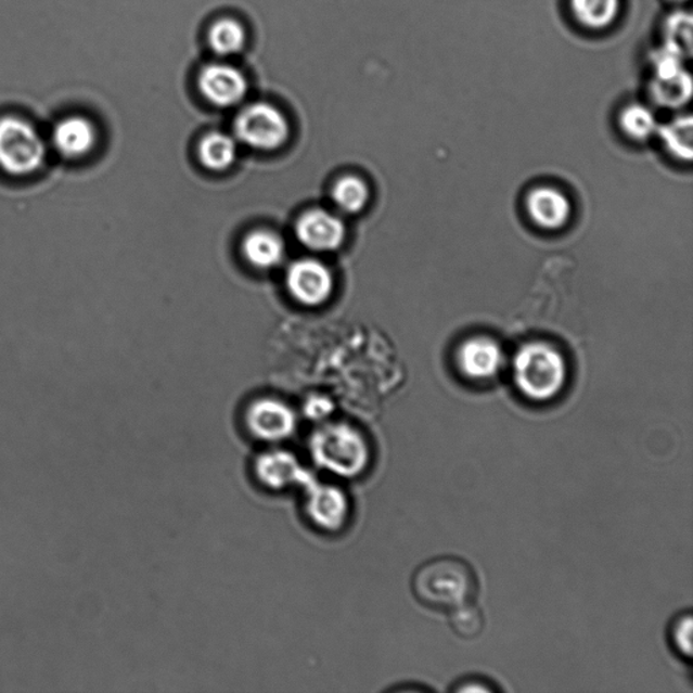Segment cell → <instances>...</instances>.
I'll use <instances>...</instances> for the list:
<instances>
[{
  "label": "cell",
  "mask_w": 693,
  "mask_h": 693,
  "mask_svg": "<svg viewBox=\"0 0 693 693\" xmlns=\"http://www.w3.org/2000/svg\"><path fill=\"white\" fill-rule=\"evenodd\" d=\"M332 198L342 211L347 215H357L369 204V185L364 183V180L348 175V177L337 180L334 191H332Z\"/></svg>",
  "instance_id": "19"
},
{
  "label": "cell",
  "mask_w": 693,
  "mask_h": 693,
  "mask_svg": "<svg viewBox=\"0 0 693 693\" xmlns=\"http://www.w3.org/2000/svg\"><path fill=\"white\" fill-rule=\"evenodd\" d=\"M657 133L662 138L665 149L675 159L690 163L693 157V119L683 116L658 127Z\"/></svg>",
  "instance_id": "17"
},
{
  "label": "cell",
  "mask_w": 693,
  "mask_h": 693,
  "mask_svg": "<svg viewBox=\"0 0 693 693\" xmlns=\"http://www.w3.org/2000/svg\"><path fill=\"white\" fill-rule=\"evenodd\" d=\"M450 627L462 640H476L485 629L483 609L474 602L466 603L450 611Z\"/></svg>",
  "instance_id": "21"
},
{
  "label": "cell",
  "mask_w": 693,
  "mask_h": 693,
  "mask_svg": "<svg viewBox=\"0 0 693 693\" xmlns=\"http://www.w3.org/2000/svg\"><path fill=\"white\" fill-rule=\"evenodd\" d=\"M526 210L529 220L544 231H560L569 223L573 215L569 196L551 185H539L529 191Z\"/></svg>",
  "instance_id": "10"
},
{
  "label": "cell",
  "mask_w": 693,
  "mask_h": 693,
  "mask_svg": "<svg viewBox=\"0 0 693 693\" xmlns=\"http://www.w3.org/2000/svg\"><path fill=\"white\" fill-rule=\"evenodd\" d=\"M286 286L294 299L305 307H319L332 296L335 287L334 275L320 260L299 259L288 267Z\"/></svg>",
  "instance_id": "6"
},
{
  "label": "cell",
  "mask_w": 693,
  "mask_h": 693,
  "mask_svg": "<svg viewBox=\"0 0 693 693\" xmlns=\"http://www.w3.org/2000/svg\"><path fill=\"white\" fill-rule=\"evenodd\" d=\"M414 598L425 607L450 611L474 602L478 592L476 572L458 556H438L425 562L412 578Z\"/></svg>",
  "instance_id": "1"
},
{
  "label": "cell",
  "mask_w": 693,
  "mask_h": 693,
  "mask_svg": "<svg viewBox=\"0 0 693 693\" xmlns=\"http://www.w3.org/2000/svg\"><path fill=\"white\" fill-rule=\"evenodd\" d=\"M672 2H676V3H683V2H686V0H672Z\"/></svg>",
  "instance_id": "25"
},
{
  "label": "cell",
  "mask_w": 693,
  "mask_h": 693,
  "mask_svg": "<svg viewBox=\"0 0 693 693\" xmlns=\"http://www.w3.org/2000/svg\"><path fill=\"white\" fill-rule=\"evenodd\" d=\"M457 365L467 381L484 384L503 371L505 352L492 337L473 336L458 348Z\"/></svg>",
  "instance_id": "8"
},
{
  "label": "cell",
  "mask_w": 693,
  "mask_h": 693,
  "mask_svg": "<svg viewBox=\"0 0 693 693\" xmlns=\"http://www.w3.org/2000/svg\"><path fill=\"white\" fill-rule=\"evenodd\" d=\"M692 76L685 68L672 78H653L651 94L653 101L664 108L684 107L692 97Z\"/></svg>",
  "instance_id": "16"
},
{
  "label": "cell",
  "mask_w": 693,
  "mask_h": 693,
  "mask_svg": "<svg viewBox=\"0 0 693 693\" xmlns=\"http://www.w3.org/2000/svg\"><path fill=\"white\" fill-rule=\"evenodd\" d=\"M234 136L249 149L272 152L287 143L291 124L281 108L269 102H254L234 119Z\"/></svg>",
  "instance_id": "4"
},
{
  "label": "cell",
  "mask_w": 693,
  "mask_h": 693,
  "mask_svg": "<svg viewBox=\"0 0 693 693\" xmlns=\"http://www.w3.org/2000/svg\"><path fill=\"white\" fill-rule=\"evenodd\" d=\"M198 89L210 105L229 108L245 100L249 85L242 69L228 63H211L201 69Z\"/></svg>",
  "instance_id": "7"
},
{
  "label": "cell",
  "mask_w": 693,
  "mask_h": 693,
  "mask_svg": "<svg viewBox=\"0 0 693 693\" xmlns=\"http://www.w3.org/2000/svg\"><path fill=\"white\" fill-rule=\"evenodd\" d=\"M243 254L248 264L256 269L271 270L285 260L286 245L280 234L258 229L245 236Z\"/></svg>",
  "instance_id": "12"
},
{
  "label": "cell",
  "mask_w": 693,
  "mask_h": 693,
  "mask_svg": "<svg viewBox=\"0 0 693 693\" xmlns=\"http://www.w3.org/2000/svg\"><path fill=\"white\" fill-rule=\"evenodd\" d=\"M653 78L667 79L684 69V59L667 47L658 48L651 57Z\"/></svg>",
  "instance_id": "23"
},
{
  "label": "cell",
  "mask_w": 693,
  "mask_h": 693,
  "mask_svg": "<svg viewBox=\"0 0 693 693\" xmlns=\"http://www.w3.org/2000/svg\"><path fill=\"white\" fill-rule=\"evenodd\" d=\"M664 47L672 49L681 57L692 54V15L685 11H676L668 16L664 26Z\"/></svg>",
  "instance_id": "20"
},
{
  "label": "cell",
  "mask_w": 693,
  "mask_h": 693,
  "mask_svg": "<svg viewBox=\"0 0 693 693\" xmlns=\"http://www.w3.org/2000/svg\"><path fill=\"white\" fill-rule=\"evenodd\" d=\"M296 234L299 243L308 249L331 253L342 247L347 231L341 217L331 211L315 209L298 218Z\"/></svg>",
  "instance_id": "9"
},
{
  "label": "cell",
  "mask_w": 693,
  "mask_h": 693,
  "mask_svg": "<svg viewBox=\"0 0 693 693\" xmlns=\"http://www.w3.org/2000/svg\"><path fill=\"white\" fill-rule=\"evenodd\" d=\"M49 149L65 162L80 163L89 159L100 144V130L84 114H70L60 118L48 138Z\"/></svg>",
  "instance_id": "5"
},
{
  "label": "cell",
  "mask_w": 693,
  "mask_h": 693,
  "mask_svg": "<svg viewBox=\"0 0 693 693\" xmlns=\"http://www.w3.org/2000/svg\"><path fill=\"white\" fill-rule=\"evenodd\" d=\"M512 376L523 398L534 403H548L556 400L565 389L566 360L549 343H528L512 360Z\"/></svg>",
  "instance_id": "2"
},
{
  "label": "cell",
  "mask_w": 693,
  "mask_h": 693,
  "mask_svg": "<svg viewBox=\"0 0 693 693\" xmlns=\"http://www.w3.org/2000/svg\"><path fill=\"white\" fill-rule=\"evenodd\" d=\"M693 618L691 613L681 614L670 625V642L675 652L681 658L691 659L693 654L692 643Z\"/></svg>",
  "instance_id": "22"
},
{
  "label": "cell",
  "mask_w": 693,
  "mask_h": 693,
  "mask_svg": "<svg viewBox=\"0 0 693 693\" xmlns=\"http://www.w3.org/2000/svg\"><path fill=\"white\" fill-rule=\"evenodd\" d=\"M619 127L627 138L642 143L657 133L659 125L651 107L630 103L619 114Z\"/></svg>",
  "instance_id": "18"
},
{
  "label": "cell",
  "mask_w": 693,
  "mask_h": 693,
  "mask_svg": "<svg viewBox=\"0 0 693 693\" xmlns=\"http://www.w3.org/2000/svg\"><path fill=\"white\" fill-rule=\"evenodd\" d=\"M48 138L29 119L16 114L0 117V172L11 179H29L48 165Z\"/></svg>",
  "instance_id": "3"
},
{
  "label": "cell",
  "mask_w": 693,
  "mask_h": 693,
  "mask_svg": "<svg viewBox=\"0 0 693 693\" xmlns=\"http://www.w3.org/2000/svg\"><path fill=\"white\" fill-rule=\"evenodd\" d=\"M198 156L207 170L226 171L238 156V140L227 133L211 132L201 140Z\"/></svg>",
  "instance_id": "14"
},
{
  "label": "cell",
  "mask_w": 693,
  "mask_h": 693,
  "mask_svg": "<svg viewBox=\"0 0 693 693\" xmlns=\"http://www.w3.org/2000/svg\"><path fill=\"white\" fill-rule=\"evenodd\" d=\"M570 9L578 24L591 30L613 26L620 13V0H570Z\"/></svg>",
  "instance_id": "15"
},
{
  "label": "cell",
  "mask_w": 693,
  "mask_h": 693,
  "mask_svg": "<svg viewBox=\"0 0 693 693\" xmlns=\"http://www.w3.org/2000/svg\"><path fill=\"white\" fill-rule=\"evenodd\" d=\"M249 425L256 435L264 438H281L291 433L294 414L285 403L277 400H260L249 409Z\"/></svg>",
  "instance_id": "11"
},
{
  "label": "cell",
  "mask_w": 693,
  "mask_h": 693,
  "mask_svg": "<svg viewBox=\"0 0 693 693\" xmlns=\"http://www.w3.org/2000/svg\"><path fill=\"white\" fill-rule=\"evenodd\" d=\"M454 692H496L498 691V686H495L489 681L479 679V678H471L462 681H458V684L452 686Z\"/></svg>",
  "instance_id": "24"
},
{
  "label": "cell",
  "mask_w": 693,
  "mask_h": 693,
  "mask_svg": "<svg viewBox=\"0 0 693 693\" xmlns=\"http://www.w3.org/2000/svg\"><path fill=\"white\" fill-rule=\"evenodd\" d=\"M248 35L242 22L227 16L215 22L207 31V42L217 56H236L247 47Z\"/></svg>",
  "instance_id": "13"
}]
</instances>
